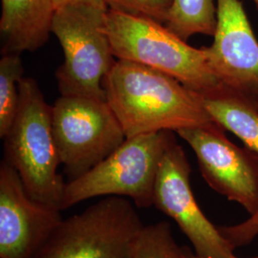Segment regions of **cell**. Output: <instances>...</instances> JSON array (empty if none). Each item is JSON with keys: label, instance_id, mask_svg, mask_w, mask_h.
Segmentation results:
<instances>
[{"label": "cell", "instance_id": "cell-14", "mask_svg": "<svg viewBox=\"0 0 258 258\" xmlns=\"http://www.w3.org/2000/svg\"><path fill=\"white\" fill-rule=\"evenodd\" d=\"M165 25L184 41L197 34L213 37L217 6L214 0H174Z\"/></svg>", "mask_w": 258, "mask_h": 258}, {"label": "cell", "instance_id": "cell-2", "mask_svg": "<svg viewBox=\"0 0 258 258\" xmlns=\"http://www.w3.org/2000/svg\"><path fill=\"white\" fill-rule=\"evenodd\" d=\"M103 28L118 59L169 75L201 95L220 92L228 86L212 69L205 47L188 45L154 19L108 8Z\"/></svg>", "mask_w": 258, "mask_h": 258}, {"label": "cell", "instance_id": "cell-17", "mask_svg": "<svg viewBox=\"0 0 258 258\" xmlns=\"http://www.w3.org/2000/svg\"><path fill=\"white\" fill-rule=\"evenodd\" d=\"M108 7L166 24L174 0H105Z\"/></svg>", "mask_w": 258, "mask_h": 258}, {"label": "cell", "instance_id": "cell-20", "mask_svg": "<svg viewBox=\"0 0 258 258\" xmlns=\"http://www.w3.org/2000/svg\"><path fill=\"white\" fill-rule=\"evenodd\" d=\"M184 254H185V258H205V257H201V256H198L195 252H192L191 250L189 249H187V248H185V247H184ZM230 258H238L236 257L235 255L234 256H232V257ZM252 258H258V256H256V257H252Z\"/></svg>", "mask_w": 258, "mask_h": 258}, {"label": "cell", "instance_id": "cell-12", "mask_svg": "<svg viewBox=\"0 0 258 258\" xmlns=\"http://www.w3.org/2000/svg\"><path fill=\"white\" fill-rule=\"evenodd\" d=\"M2 55L34 52L52 33L55 7L52 0H1Z\"/></svg>", "mask_w": 258, "mask_h": 258}, {"label": "cell", "instance_id": "cell-11", "mask_svg": "<svg viewBox=\"0 0 258 258\" xmlns=\"http://www.w3.org/2000/svg\"><path fill=\"white\" fill-rule=\"evenodd\" d=\"M213 37L205 48L214 72L229 87L258 97V40L240 0H217Z\"/></svg>", "mask_w": 258, "mask_h": 258}, {"label": "cell", "instance_id": "cell-5", "mask_svg": "<svg viewBox=\"0 0 258 258\" xmlns=\"http://www.w3.org/2000/svg\"><path fill=\"white\" fill-rule=\"evenodd\" d=\"M171 132L125 139L100 164L66 183L62 210L100 196L130 198L139 208L153 206L157 170Z\"/></svg>", "mask_w": 258, "mask_h": 258}, {"label": "cell", "instance_id": "cell-13", "mask_svg": "<svg viewBox=\"0 0 258 258\" xmlns=\"http://www.w3.org/2000/svg\"><path fill=\"white\" fill-rule=\"evenodd\" d=\"M199 95L213 121L258 154V97L229 86L212 95Z\"/></svg>", "mask_w": 258, "mask_h": 258}, {"label": "cell", "instance_id": "cell-19", "mask_svg": "<svg viewBox=\"0 0 258 258\" xmlns=\"http://www.w3.org/2000/svg\"><path fill=\"white\" fill-rule=\"evenodd\" d=\"M55 10L73 4H107L105 0H52Z\"/></svg>", "mask_w": 258, "mask_h": 258}, {"label": "cell", "instance_id": "cell-7", "mask_svg": "<svg viewBox=\"0 0 258 258\" xmlns=\"http://www.w3.org/2000/svg\"><path fill=\"white\" fill-rule=\"evenodd\" d=\"M52 129L69 181L89 171L125 141L106 100L60 96L52 106Z\"/></svg>", "mask_w": 258, "mask_h": 258}, {"label": "cell", "instance_id": "cell-10", "mask_svg": "<svg viewBox=\"0 0 258 258\" xmlns=\"http://www.w3.org/2000/svg\"><path fill=\"white\" fill-rule=\"evenodd\" d=\"M60 211L34 200L18 172L0 165V258H33L62 221Z\"/></svg>", "mask_w": 258, "mask_h": 258}, {"label": "cell", "instance_id": "cell-21", "mask_svg": "<svg viewBox=\"0 0 258 258\" xmlns=\"http://www.w3.org/2000/svg\"><path fill=\"white\" fill-rule=\"evenodd\" d=\"M253 2H254V4H255V6H256V8L258 10V0H252Z\"/></svg>", "mask_w": 258, "mask_h": 258}, {"label": "cell", "instance_id": "cell-18", "mask_svg": "<svg viewBox=\"0 0 258 258\" xmlns=\"http://www.w3.org/2000/svg\"><path fill=\"white\" fill-rule=\"evenodd\" d=\"M218 229L234 248L247 245L258 235V213L236 226L218 227Z\"/></svg>", "mask_w": 258, "mask_h": 258}, {"label": "cell", "instance_id": "cell-3", "mask_svg": "<svg viewBox=\"0 0 258 258\" xmlns=\"http://www.w3.org/2000/svg\"><path fill=\"white\" fill-rule=\"evenodd\" d=\"M4 160L34 200L62 211L66 183L57 172L61 163L52 129V106L32 78L19 83V109L4 137Z\"/></svg>", "mask_w": 258, "mask_h": 258}, {"label": "cell", "instance_id": "cell-15", "mask_svg": "<svg viewBox=\"0 0 258 258\" xmlns=\"http://www.w3.org/2000/svg\"><path fill=\"white\" fill-rule=\"evenodd\" d=\"M23 64L18 54L2 55L0 59V137L8 134L18 114L19 83L23 76Z\"/></svg>", "mask_w": 258, "mask_h": 258}, {"label": "cell", "instance_id": "cell-8", "mask_svg": "<svg viewBox=\"0 0 258 258\" xmlns=\"http://www.w3.org/2000/svg\"><path fill=\"white\" fill-rule=\"evenodd\" d=\"M190 166L172 132L157 170L153 206L172 218L205 258H230L235 248L199 208L190 186Z\"/></svg>", "mask_w": 258, "mask_h": 258}, {"label": "cell", "instance_id": "cell-4", "mask_svg": "<svg viewBox=\"0 0 258 258\" xmlns=\"http://www.w3.org/2000/svg\"><path fill=\"white\" fill-rule=\"evenodd\" d=\"M108 8L83 3L55 10L52 33L64 54L55 73L61 96L106 100L102 81L116 61L103 28Z\"/></svg>", "mask_w": 258, "mask_h": 258}, {"label": "cell", "instance_id": "cell-6", "mask_svg": "<svg viewBox=\"0 0 258 258\" xmlns=\"http://www.w3.org/2000/svg\"><path fill=\"white\" fill-rule=\"evenodd\" d=\"M144 226L127 198L106 196L62 219L33 258H129Z\"/></svg>", "mask_w": 258, "mask_h": 258}, {"label": "cell", "instance_id": "cell-16", "mask_svg": "<svg viewBox=\"0 0 258 258\" xmlns=\"http://www.w3.org/2000/svg\"><path fill=\"white\" fill-rule=\"evenodd\" d=\"M129 258H185L167 222L144 226L133 243Z\"/></svg>", "mask_w": 258, "mask_h": 258}, {"label": "cell", "instance_id": "cell-9", "mask_svg": "<svg viewBox=\"0 0 258 258\" xmlns=\"http://www.w3.org/2000/svg\"><path fill=\"white\" fill-rule=\"evenodd\" d=\"M224 130L212 123L177 133L192 148L201 174L212 189L253 216L258 213V154L231 143Z\"/></svg>", "mask_w": 258, "mask_h": 258}, {"label": "cell", "instance_id": "cell-1", "mask_svg": "<svg viewBox=\"0 0 258 258\" xmlns=\"http://www.w3.org/2000/svg\"><path fill=\"white\" fill-rule=\"evenodd\" d=\"M102 88L126 138L215 123L198 93L145 65L116 60Z\"/></svg>", "mask_w": 258, "mask_h": 258}]
</instances>
